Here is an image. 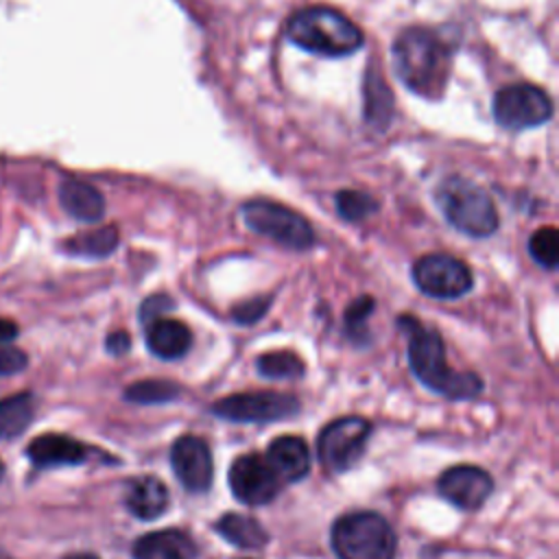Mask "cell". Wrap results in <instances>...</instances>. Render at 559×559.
<instances>
[{
	"instance_id": "1",
	"label": "cell",
	"mask_w": 559,
	"mask_h": 559,
	"mask_svg": "<svg viewBox=\"0 0 559 559\" xmlns=\"http://www.w3.org/2000/svg\"><path fill=\"white\" fill-rule=\"evenodd\" d=\"M397 325L408 338L411 371L426 389L448 400H472L483 391V380L476 373H463L448 365L445 347L437 330L411 314L397 317Z\"/></svg>"
},
{
	"instance_id": "24",
	"label": "cell",
	"mask_w": 559,
	"mask_h": 559,
	"mask_svg": "<svg viewBox=\"0 0 559 559\" xmlns=\"http://www.w3.org/2000/svg\"><path fill=\"white\" fill-rule=\"evenodd\" d=\"M255 369L262 378H269V380H290V378H301L306 371V365L297 354L277 349V352L260 354L255 360Z\"/></svg>"
},
{
	"instance_id": "23",
	"label": "cell",
	"mask_w": 559,
	"mask_h": 559,
	"mask_svg": "<svg viewBox=\"0 0 559 559\" xmlns=\"http://www.w3.org/2000/svg\"><path fill=\"white\" fill-rule=\"evenodd\" d=\"M116 247H118V229L114 225L76 234L74 238L66 240V245H63V249L68 253L85 255V258H105Z\"/></svg>"
},
{
	"instance_id": "18",
	"label": "cell",
	"mask_w": 559,
	"mask_h": 559,
	"mask_svg": "<svg viewBox=\"0 0 559 559\" xmlns=\"http://www.w3.org/2000/svg\"><path fill=\"white\" fill-rule=\"evenodd\" d=\"M124 504L138 520H155L168 509V489L155 476L135 478L127 489Z\"/></svg>"
},
{
	"instance_id": "20",
	"label": "cell",
	"mask_w": 559,
	"mask_h": 559,
	"mask_svg": "<svg viewBox=\"0 0 559 559\" xmlns=\"http://www.w3.org/2000/svg\"><path fill=\"white\" fill-rule=\"evenodd\" d=\"M362 98H365L362 116H365L367 124L376 127L378 131H384L389 127V120L393 114V94H391L386 81L382 79L380 70L367 68L365 81H362Z\"/></svg>"
},
{
	"instance_id": "32",
	"label": "cell",
	"mask_w": 559,
	"mask_h": 559,
	"mask_svg": "<svg viewBox=\"0 0 559 559\" xmlns=\"http://www.w3.org/2000/svg\"><path fill=\"white\" fill-rule=\"evenodd\" d=\"M105 349L111 356H124L131 349V336L124 330H116L105 338Z\"/></svg>"
},
{
	"instance_id": "33",
	"label": "cell",
	"mask_w": 559,
	"mask_h": 559,
	"mask_svg": "<svg viewBox=\"0 0 559 559\" xmlns=\"http://www.w3.org/2000/svg\"><path fill=\"white\" fill-rule=\"evenodd\" d=\"M17 336V325L11 319H0V345L11 343Z\"/></svg>"
},
{
	"instance_id": "16",
	"label": "cell",
	"mask_w": 559,
	"mask_h": 559,
	"mask_svg": "<svg viewBox=\"0 0 559 559\" xmlns=\"http://www.w3.org/2000/svg\"><path fill=\"white\" fill-rule=\"evenodd\" d=\"M266 461L280 480L297 483L310 472V450L301 437L284 435L271 441Z\"/></svg>"
},
{
	"instance_id": "34",
	"label": "cell",
	"mask_w": 559,
	"mask_h": 559,
	"mask_svg": "<svg viewBox=\"0 0 559 559\" xmlns=\"http://www.w3.org/2000/svg\"><path fill=\"white\" fill-rule=\"evenodd\" d=\"M63 559H98L94 552H72V555H66Z\"/></svg>"
},
{
	"instance_id": "29",
	"label": "cell",
	"mask_w": 559,
	"mask_h": 559,
	"mask_svg": "<svg viewBox=\"0 0 559 559\" xmlns=\"http://www.w3.org/2000/svg\"><path fill=\"white\" fill-rule=\"evenodd\" d=\"M269 301L271 297H253V299H247L242 304H238L231 312L234 321L240 323V325H253L258 319H262V314L269 310Z\"/></svg>"
},
{
	"instance_id": "22",
	"label": "cell",
	"mask_w": 559,
	"mask_h": 559,
	"mask_svg": "<svg viewBox=\"0 0 559 559\" xmlns=\"http://www.w3.org/2000/svg\"><path fill=\"white\" fill-rule=\"evenodd\" d=\"M35 415V397L28 391L0 400V439H13L24 432Z\"/></svg>"
},
{
	"instance_id": "21",
	"label": "cell",
	"mask_w": 559,
	"mask_h": 559,
	"mask_svg": "<svg viewBox=\"0 0 559 559\" xmlns=\"http://www.w3.org/2000/svg\"><path fill=\"white\" fill-rule=\"evenodd\" d=\"M216 531L223 539L245 550H258L269 542L264 526L255 518L242 513H223L216 522Z\"/></svg>"
},
{
	"instance_id": "31",
	"label": "cell",
	"mask_w": 559,
	"mask_h": 559,
	"mask_svg": "<svg viewBox=\"0 0 559 559\" xmlns=\"http://www.w3.org/2000/svg\"><path fill=\"white\" fill-rule=\"evenodd\" d=\"M26 367V354L15 347H0V376L17 373Z\"/></svg>"
},
{
	"instance_id": "26",
	"label": "cell",
	"mask_w": 559,
	"mask_h": 559,
	"mask_svg": "<svg viewBox=\"0 0 559 559\" xmlns=\"http://www.w3.org/2000/svg\"><path fill=\"white\" fill-rule=\"evenodd\" d=\"M528 251H531V258L552 271L557 269V262H559V234L555 227H542L537 231H533L531 240H528Z\"/></svg>"
},
{
	"instance_id": "8",
	"label": "cell",
	"mask_w": 559,
	"mask_h": 559,
	"mask_svg": "<svg viewBox=\"0 0 559 559\" xmlns=\"http://www.w3.org/2000/svg\"><path fill=\"white\" fill-rule=\"evenodd\" d=\"M210 411L227 421L266 424L293 417L299 411V400L290 393L249 391L221 397L210 406Z\"/></svg>"
},
{
	"instance_id": "5",
	"label": "cell",
	"mask_w": 559,
	"mask_h": 559,
	"mask_svg": "<svg viewBox=\"0 0 559 559\" xmlns=\"http://www.w3.org/2000/svg\"><path fill=\"white\" fill-rule=\"evenodd\" d=\"M330 544L338 559H395L397 550L391 524L376 511L341 515L332 524Z\"/></svg>"
},
{
	"instance_id": "11",
	"label": "cell",
	"mask_w": 559,
	"mask_h": 559,
	"mask_svg": "<svg viewBox=\"0 0 559 559\" xmlns=\"http://www.w3.org/2000/svg\"><path fill=\"white\" fill-rule=\"evenodd\" d=\"M231 493L249 507L269 504L280 491V478L266 459L258 454L236 456L229 467Z\"/></svg>"
},
{
	"instance_id": "6",
	"label": "cell",
	"mask_w": 559,
	"mask_h": 559,
	"mask_svg": "<svg viewBox=\"0 0 559 559\" xmlns=\"http://www.w3.org/2000/svg\"><path fill=\"white\" fill-rule=\"evenodd\" d=\"M240 216L251 231L282 245L284 249L306 251L314 245V231L310 223L301 214L275 201L251 199L242 203Z\"/></svg>"
},
{
	"instance_id": "2",
	"label": "cell",
	"mask_w": 559,
	"mask_h": 559,
	"mask_svg": "<svg viewBox=\"0 0 559 559\" xmlns=\"http://www.w3.org/2000/svg\"><path fill=\"white\" fill-rule=\"evenodd\" d=\"M448 44L428 28H406L393 44V66L400 81L424 98H439L450 79Z\"/></svg>"
},
{
	"instance_id": "12",
	"label": "cell",
	"mask_w": 559,
	"mask_h": 559,
	"mask_svg": "<svg viewBox=\"0 0 559 559\" xmlns=\"http://www.w3.org/2000/svg\"><path fill=\"white\" fill-rule=\"evenodd\" d=\"M170 465L179 483L192 491L203 493L212 485L214 465L207 443L201 437L183 435L170 445Z\"/></svg>"
},
{
	"instance_id": "28",
	"label": "cell",
	"mask_w": 559,
	"mask_h": 559,
	"mask_svg": "<svg viewBox=\"0 0 559 559\" xmlns=\"http://www.w3.org/2000/svg\"><path fill=\"white\" fill-rule=\"evenodd\" d=\"M373 312V297L362 295L356 297L347 310H345V334L349 336L352 343H367V319Z\"/></svg>"
},
{
	"instance_id": "14",
	"label": "cell",
	"mask_w": 559,
	"mask_h": 559,
	"mask_svg": "<svg viewBox=\"0 0 559 559\" xmlns=\"http://www.w3.org/2000/svg\"><path fill=\"white\" fill-rule=\"evenodd\" d=\"M90 450L85 443L68 437V435H39L35 437L28 448L26 456L37 467H63V465H81L87 459Z\"/></svg>"
},
{
	"instance_id": "27",
	"label": "cell",
	"mask_w": 559,
	"mask_h": 559,
	"mask_svg": "<svg viewBox=\"0 0 559 559\" xmlns=\"http://www.w3.org/2000/svg\"><path fill=\"white\" fill-rule=\"evenodd\" d=\"M336 212L352 223H358L378 210V201L360 190H341L334 199Z\"/></svg>"
},
{
	"instance_id": "15",
	"label": "cell",
	"mask_w": 559,
	"mask_h": 559,
	"mask_svg": "<svg viewBox=\"0 0 559 559\" xmlns=\"http://www.w3.org/2000/svg\"><path fill=\"white\" fill-rule=\"evenodd\" d=\"M131 555L133 559H197V544L179 528H162L138 537Z\"/></svg>"
},
{
	"instance_id": "30",
	"label": "cell",
	"mask_w": 559,
	"mask_h": 559,
	"mask_svg": "<svg viewBox=\"0 0 559 559\" xmlns=\"http://www.w3.org/2000/svg\"><path fill=\"white\" fill-rule=\"evenodd\" d=\"M173 306H175V304H173V299H170L168 295L157 293V295H151V297H146V299L142 301L138 317H140L142 325H146V323L159 319V317H162L164 312H168Z\"/></svg>"
},
{
	"instance_id": "36",
	"label": "cell",
	"mask_w": 559,
	"mask_h": 559,
	"mask_svg": "<svg viewBox=\"0 0 559 559\" xmlns=\"http://www.w3.org/2000/svg\"><path fill=\"white\" fill-rule=\"evenodd\" d=\"M2 474H4V465H2V461H0V478H2Z\"/></svg>"
},
{
	"instance_id": "7",
	"label": "cell",
	"mask_w": 559,
	"mask_h": 559,
	"mask_svg": "<svg viewBox=\"0 0 559 559\" xmlns=\"http://www.w3.org/2000/svg\"><path fill=\"white\" fill-rule=\"evenodd\" d=\"M371 424L360 415H345L330 421L317 439V456L328 472H345L365 454Z\"/></svg>"
},
{
	"instance_id": "4",
	"label": "cell",
	"mask_w": 559,
	"mask_h": 559,
	"mask_svg": "<svg viewBox=\"0 0 559 559\" xmlns=\"http://www.w3.org/2000/svg\"><path fill=\"white\" fill-rule=\"evenodd\" d=\"M445 221L465 236L487 238L498 229V212L489 194L465 177H448L435 192Z\"/></svg>"
},
{
	"instance_id": "13",
	"label": "cell",
	"mask_w": 559,
	"mask_h": 559,
	"mask_svg": "<svg viewBox=\"0 0 559 559\" xmlns=\"http://www.w3.org/2000/svg\"><path fill=\"white\" fill-rule=\"evenodd\" d=\"M439 493L463 511L478 509L493 491L491 476L476 465H454L437 480Z\"/></svg>"
},
{
	"instance_id": "35",
	"label": "cell",
	"mask_w": 559,
	"mask_h": 559,
	"mask_svg": "<svg viewBox=\"0 0 559 559\" xmlns=\"http://www.w3.org/2000/svg\"><path fill=\"white\" fill-rule=\"evenodd\" d=\"M0 559H11V557H9V555H7V552L0 548Z\"/></svg>"
},
{
	"instance_id": "9",
	"label": "cell",
	"mask_w": 559,
	"mask_h": 559,
	"mask_svg": "<svg viewBox=\"0 0 559 559\" xmlns=\"http://www.w3.org/2000/svg\"><path fill=\"white\" fill-rule=\"evenodd\" d=\"M415 286L435 299H459L474 286L472 269L448 253H426L413 264Z\"/></svg>"
},
{
	"instance_id": "17",
	"label": "cell",
	"mask_w": 559,
	"mask_h": 559,
	"mask_svg": "<svg viewBox=\"0 0 559 559\" xmlns=\"http://www.w3.org/2000/svg\"><path fill=\"white\" fill-rule=\"evenodd\" d=\"M146 347L153 356L162 360H177L188 354L192 345V334L183 321L177 319H155L144 325Z\"/></svg>"
},
{
	"instance_id": "19",
	"label": "cell",
	"mask_w": 559,
	"mask_h": 559,
	"mask_svg": "<svg viewBox=\"0 0 559 559\" xmlns=\"http://www.w3.org/2000/svg\"><path fill=\"white\" fill-rule=\"evenodd\" d=\"M59 201L63 210L83 223H96L105 214V199L103 194L79 179H66L59 186Z\"/></svg>"
},
{
	"instance_id": "3",
	"label": "cell",
	"mask_w": 559,
	"mask_h": 559,
	"mask_svg": "<svg viewBox=\"0 0 559 559\" xmlns=\"http://www.w3.org/2000/svg\"><path fill=\"white\" fill-rule=\"evenodd\" d=\"M288 37L304 50L345 57L362 46L360 28L332 7H306L290 15Z\"/></svg>"
},
{
	"instance_id": "10",
	"label": "cell",
	"mask_w": 559,
	"mask_h": 559,
	"mask_svg": "<svg viewBox=\"0 0 559 559\" xmlns=\"http://www.w3.org/2000/svg\"><path fill=\"white\" fill-rule=\"evenodd\" d=\"M552 116L550 96L528 83H515L502 87L493 96V118L500 127L522 131L544 124Z\"/></svg>"
},
{
	"instance_id": "25",
	"label": "cell",
	"mask_w": 559,
	"mask_h": 559,
	"mask_svg": "<svg viewBox=\"0 0 559 559\" xmlns=\"http://www.w3.org/2000/svg\"><path fill=\"white\" fill-rule=\"evenodd\" d=\"M124 397L135 404H166L179 397V386L170 380H140L124 389Z\"/></svg>"
}]
</instances>
